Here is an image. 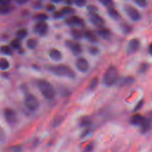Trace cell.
Here are the masks:
<instances>
[{"mask_svg": "<svg viewBox=\"0 0 152 152\" xmlns=\"http://www.w3.org/2000/svg\"><path fill=\"white\" fill-rule=\"evenodd\" d=\"M61 11L62 12V13L64 15V14H71L74 13V10L71 7H65L63 8Z\"/></svg>", "mask_w": 152, "mask_h": 152, "instance_id": "cell-30", "label": "cell"}, {"mask_svg": "<svg viewBox=\"0 0 152 152\" xmlns=\"http://www.w3.org/2000/svg\"><path fill=\"white\" fill-rule=\"evenodd\" d=\"M148 67H149L147 63H142L139 66L138 72L140 73H144V72H146V71L148 69Z\"/></svg>", "mask_w": 152, "mask_h": 152, "instance_id": "cell-32", "label": "cell"}, {"mask_svg": "<svg viewBox=\"0 0 152 152\" xmlns=\"http://www.w3.org/2000/svg\"><path fill=\"white\" fill-rule=\"evenodd\" d=\"M148 53L152 56V43L148 46Z\"/></svg>", "mask_w": 152, "mask_h": 152, "instance_id": "cell-45", "label": "cell"}, {"mask_svg": "<svg viewBox=\"0 0 152 152\" xmlns=\"http://www.w3.org/2000/svg\"><path fill=\"white\" fill-rule=\"evenodd\" d=\"M90 20L93 24L99 27L102 26L104 23V21L103 18L101 16L97 14H94L90 15Z\"/></svg>", "mask_w": 152, "mask_h": 152, "instance_id": "cell-12", "label": "cell"}, {"mask_svg": "<svg viewBox=\"0 0 152 152\" xmlns=\"http://www.w3.org/2000/svg\"><path fill=\"white\" fill-rule=\"evenodd\" d=\"M0 50L1 51V52H2L3 53L7 55H10L12 54V50L11 49V48L8 46H1L0 48Z\"/></svg>", "mask_w": 152, "mask_h": 152, "instance_id": "cell-26", "label": "cell"}, {"mask_svg": "<svg viewBox=\"0 0 152 152\" xmlns=\"http://www.w3.org/2000/svg\"><path fill=\"white\" fill-rule=\"evenodd\" d=\"M11 46H12V48H14L15 49H19L21 46V44H20V42L18 40V39H15L12 40L11 42Z\"/></svg>", "mask_w": 152, "mask_h": 152, "instance_id": "cell-28", "label": "cell"}, {"mask_svg": "<svg viewBox=\"0 0 152 152\" xmlns=\"http://www.w3.org/2000/svg\"><path fill=\"white\" fill-rule=\"evenodd\" d=\"M91 124V119L87 116L83 117L80 121V125L83 127L89 126Z\"/></svg>", "mask_w": 152, "mask_h": 152, "instance_id": "cell-20", "label": "cell"}, {"mask_svg": "<svg viewBox=\"0 0 152 152\" xmlns=\"http://www.w3.org/2000/svg\"><path fill=\"white\" fill-rule=\"evenodd\" d=\"M135 2L137 5H138L141 8H144L147 5V2L144 0H137V1H135Z\"/></svg>", "mask_w": 152, "mask_h": 152, "instance_id": "cell-33", "label": "cell"}, {"mask_svg": "<svg viewBox=\"0 0 152 152\" xmlns=\"http://www.w3.org/2000/svg\"><path fill=\"white\" fill-rule=\"evenodd\" d=\"M65 45L71 50L74 55H78L82 52V48L80 43L72 40H67L65 42Z\"/></svg>", "mask_w": 152, "mask_h": 152, "instance_id": "cell-5", "label": "cell"}, {"mask_svg": "<svg viewBox=\"0 0 152 152\" xmlns=\"http://www.w3.org/2000/svg\"><path fill=\"white\" fill-rule=\"evenodd\" d=\"M63 15H64V14L62 13L61 11H60V12H59V11L56 12H55V13L53 14L54 17H55V18H61V17H62Z\"/></svg>", "mask_w": 152, "mask_h": 152, "instance_id": "cell-40", "label": "cell"}, {"mask_svg": "<svg viewBox=\"0 0 152 152\" xmlns=\"http://www.w3.org/2000/svg\"><path fill=\"white\" fill-rule=\"evenodd\" d=\"M67 24L74 26V27H83L84 25V22L82 18L78 16H72L70 18H68L66 21Z\"/></svg>", "mask_w": 152, "mask_h": 152, "instance_id": "cell-10", "label": "cell"}, {"mask_svg": "<svg viewBox=\"0 0 152 152\" xmlns=\"http://www.w3.org/2000/svg\"><path fill=\"white\" fill-rule=\"evenodd\" d=\"M37 86L44 97L49 100L53 99L55 90L53 86L48 81L39 80L37 81Z\"/></svg>", "mask_w": 152, "mask_h": 152, "instance_id": "cell-2", "label": "cell"}, {"mask_svg": "<svg viewBox=\"0 0 152 152\" xmlns=\"http://www.w3.org/2000/svg\"><path fill=\"white\" fill-rule=\"evenodd\" d=\"M97 10H98V9L95 5L90 4L89 5H88V7H87V11H88L90 15L97 14Z\"/></svg>", "mask_w": 152, "mask_h": 152, "instance_id": "cell-29", "label": "cell"}, {"mask_svg": "<svg viewBox=\"0 0 152 152\" xmlns=\"http://www.w3.org/2000/svg\"><path fill=\"white\" fill-rule=\"evenodd\" d=\"M48 30V25L45 21H38L34 26V32L40 35H45Z\"/></svg>", "mask_w": 152, "mask_h": 152, "instance_id": "cell-6", "label": "cell"}, {"mask_svg": "<svg viewBox=\"0 0 152 152\" xmlns=\"http://www.w3.org/2000/svg\"><path fill=\"white\" fill-rule=\"evenodd\" d=\"M35 18L38 21H45L48 18V16L44 13H40L35 16Z\"/></svg>", "mask_w": 152, "mask_h": 152, "instance_id": "cell-27", "label": "cell"}, {"mask_svg": "<svg viewBox=\"0 0 152 152\" xmlns=\"http://www.w3.org/2000/svg\"><path fill=\"white\" fill-rule=\"evenodd\" d=\"M93 150V145L91 144H88L84 148V152H91Z\"/></svg>", "mask_w": 152, "mask_h": 152, "instance_id": "cell-39", "label": "cell"}, {"mask_svg": "<svg viewBox=\"0 0 152 152\" xmlns=\"http://www.w3.org/2000/svg\"><path fill=\"white\" fill-rule=\"evenodd\" d=\"M10 67V63L8 61L4 58H0V69L2 70H6Z\"/></svg>", "mask_w": 152, "mask_h": 152, "instance_id": "cell-21", "label": "cell"}, {"mask_svg": "<svg viewBox=\"0 0 152 152\" xmlns=\"http://www.w3.org/2000/svg\"><path fill=\"white\" fill-rule=\"evenodd\" d=\"M6 138V135H5V132L3 129V128H2L0 126V141H4L5 140Z\"/></svg>", "mask_w": 152, "mask_h": 152, "instance_id": "cell-35", "label": "cell"}, {"mask_svg": "<svg viewBox=\"0 0 152 152\" xmlns=\"http://www.w3.org/2000/svg\"><path fill=\"white\" fill-rule=\"evenodd\" d=\"M76 67L80 72H86L89 68L88 62L84 58H79L76 61Z\"/></svg>", "mask_w": 152, "mask_h": 152, "instance_id": "cell-11", "label": "cell"}, {"mask_svg": "<svg viewBox=\"0 0 152 152\" xmlns=\"http://www.w3.org/2000/svg\"><path fill=\"white\" fill-rule=\"evenodd\" d=\"M27 31L24 28L20 29L17 32V36L18 39H24L27 36Z\"/></svg>", "mask_w": 152, "mask_h": 152, "instance_id": "cell-25", "label": "cell"}, {"mask_svg": "<svg viewBox=\"0 0 152 152\" xmlns=\"http://www.w3.org/2000/svg\"><path fill=\"white\" fill-rule=\"evenodd\" d=\"M140 43L138 39H131L126 46V51L128 54H132L135 53L140 48Z\"/></svg>", "mask_w": 152, "mask_h": 152, "instance_id": "cell-8", "label": "cell"}, {"mask_svg": "<svg viewBox=\"0 0 152 152\" xmlns=\"http://www.w3.org/2000/svg\"><path fill=\"white\" fill-rule=\"evenodd\" d=\"M24 104L29 110L32 112L36 111L39 106V103L36 97L30 93L26 94L24 98Z\"/></svg>", "mask_w": 152, "mask_h": 152, "instance_id": "cell-4", "label": "cell"}, {"mask_svg": "<svg viewBox=\"0 0 152 152\" xmlns=\"http://www.w3.org/2000/svg\"><path fill=\"white\" fill-rule=\"evenodd\" d=\"M37 46V41L34 39H30L27 41V46L30 49H35Z\"/></svg>", "mask_w": 152, "mask_h": 152, "instance_id": "cell-23", "label": "cell"}, {"mask_svg": "<svg viewBox=\"0 0 152 152\" xmlns=\"http://www.w3.org/2000/svg\"><path fill=\"white\" fill-rule=\"evenodd\" d=\"M97 33L103 39H108L110 37L111 35L110 31L104 27H100L97 30Z\"/></svg>", "mask_w": 152, "mask_h": 152, "instance_id": "cell-16", "label": "cell"}, {"mask_svg": "<svg viewBox=\"0 0 152 152\" xmlns=\"http://www.w3.org/2000/svg\"><path fill=\"white\" fill-rule=\"evenodd\" d=\"M122 28L126 32H129L130 31V30H131V28L129 27V26H126V25H123Z\"/></svg>", "mask_w": 152, "mask_h": 152, "instance_id": "cell-44", "label": "cell"}, {"mask_svg": "<svg viewBox=\"0 0 152 152\" xmlns=\"http://www.w3.org/2000/svg\"><path fill=\"white\" fill-rule=\"evenodd\" d=\"M60 120H61V119H60L59 118H55V119H54L53 122V126H57L58 125H59V124L61 122Z\"/></svg>", "mask_w": 152, "mask_h": 152, "instance_id": "cell-42", "label": "cell"}, {"mask_svg": "<svg viewBox=\"0 0 152 152\" xmlns=\"http://www.w3.org/2000/svg\"><path fill=\"white\" fill-rule=\"evenodd\" d=\"M46 9L49 11H52L54 10L55 7L53 5H52V4H48L47 5V7H46Z\"/></svg>", "mask_w": 152, "mask_h": 152, "instance_id": "cell-43", "label": "cell"}, {"mask_svg": "<svg viewBox=\"0 0 152 152\" xmlns=\"http://www.w3.org/2000/svg\"><path fill=\"white\" fill-rule=\"evenodd\" d=\"M107 13H108V15L111 18H112L113 19L117 20V19H118L120 17L119 13L113 7L108 8V9H107Z\"/></svg>", "mask_w": 152, "mask_h": 152, "instance_id": "cell-18", "label": "cell"}, {"mask_svg": "<svg viewBox=\"0 0 152 152\" xmlns=\"http://www.w3.org/2000/svg\"><path fill=\"white\" fill-rule=\"evenodd\" d=\"M118 72L116 68L114 66H110L106 70L102 78L103 84L107 87H110L117 81Z\"/></svg>", "mask_w": 152, "mask_h": 152, "instance_id": "cell-3", "label": "cell"}, {"mask_svg": "<svg viewBox=\"0 0 152 152\" xmlns=\"http://www.w3.org/2000/svg\"><path fill=\"white\" fill-rule=\"evenodd\" d=\"M143 105V100H140L138 103L136 105V106L134 108V111H137L138 110H140V109L141 108V107Z\"/></svg>", "mask_w": 152, "mask_h": 152, "instance_id": "cell-38", "label": "cell"}, {"mask_svg": "<svg viewBox=\"0 0 152 152\" xmlns=\"http://www.w3.org/2000/svg\"><path fill=\"white\" fill-rule=\"evenodd\" d=\"M88 50H89L90 53H91V55H96V54H97V53H99V49H98V48H96V47H94V46L90 47V48H89Z\"/></svg>", "mask_w": 152, "mask_h": 152, "instance_id": "cell-36", "label": "cell"}, {"mask_svg": "<svg viewBox=\"0 0 152 152\" xmlns=\"http://www.w3.org/2000/svg\"><path fill=\"white\" fill-rule=\"evenodd\" d=\"M151 126V121L149 118H144L142 124L140 125L141 127V130L142 131V132L144 133L146 132L147 131H148Z\"/></svg>", "mask_w": 152, "mask_h": 152, "instance_id": "cell-14", "label": "cell"}, {"mask_svg": "<svg viewBox=\"0 0 152 152\" xmlns=\"http://www.w3.org/2000/svg\"><path fill=\"white\" fill-rule=\"evenodd\" d=\"M101 3L105 7H107L108 8H110V7H112L113 6V1H110V0H103V1H100Z\"/></svg>", "mask_w": 152, "mask_h": 152, "instance_id": "cell-34", "label": "cell"}, {"mask_svg": "<svg viewBox=\"0 0 152 152\" xmlns=\"http://www.w3.org/2000/svg\"><path fill=\"white\" fill-rule=\"evenodd\" d=\"M49 56H50V58L52 60L55 61H59L62 58V55L61 52L59 50H58V49H52L50 51Z\"/></svg>", "mask_w": 152, "mask_h": 152, "instance_id": "cell-15", "label": "cell"}, {"mask_svg": "<svg viewBox=\"0 0 152 152\" xmlns=\"http://www.w3.org/2000/svg\"><path fill=\"white\" fill-rule=\"evenodd\" d=\"M84 37L91 42H95L97 41V37L96 35L91 31H86L84 33Z\"/></svg>", "mask_w": 152, "mask_h": 152, "instance_id": "cell-19", "label": "cell"}, {"mask_svg": "<svg viewBox=\"0 0 152 152\" xmlns=\"http://www.w3.org/2000/svg\"><path fill=\"white\" fill-rule=\"evenodd\" d=\"M4 116L7 122L14 124L17 121V115L15 111L10 108H6L4 110Z\"/></svg>", "mask_w": 152, "mask_h": 152, "instance_id": "cell-9", "label": "cell"}, {"mask_svg": "<svg viewBox=\"0 0 152 152\" xmlns=\"http://www.w3.org/2000/svg\"><path fill=\"white\" fill-rule=\"evenodd\" d=\"M125 11L129 17L133 21H138L141 18L140 12L134 7L126 6L125 8Z\"/></svg>", "mask_w": 152, "mask_h": 152, "instance_id": "cell-7", "label": "cell"}, {"mask_svg": "<svg viewBox=\"0 0 152 152\" xmlns=\"http://www.w3.org/2000/svg\"><path fill=\"white\" fill-rule=\"evenodd\" d=\"M145 117L140 114H134L130 118V123L133 125H141Z\"/></svg>", "mask_w": 152, "mask_h": 152, "instance_id": "cell-13", "label": "cell"}, {"mask_svg": "<svg viewBox=\"0 0 152 152\" xmlns=\"http://www.w3.org/2000/svg\"><path fill=\"white\" fill-rule=\"evenodd\" d=\"M9 2L7 1H0V14L5 15L10 11Z\"/></svg>", "mask_w": 152, "mask_h": 152, "instance_id": "cell-17", "label": "cell"}, {"mask_svg": "<svg viewBox=\"0 0 152 152\" xmlns=\"http://www.w3.org/2000/svg\"><path fill=\"white\" fill-rule=\"evenodd\" d=\"M49 71L53 74L61 77H67L68 78H74L75 73L68 66L65 65H56L49 66Z\"/></svg>", "mask_w": 152, "mask_h": 152, "instance_id": "cell-1", "label": "cell"}, {"mask_svg": "<svg viewBox=\"0 0 152 152\" xmlns=\"http://www.w3.org/2000/svg\"><path fill=\"white\" fill-rule=\"evenodd\" d=\"M71 34L75 39H80L83 37V33L77 28H72L71 31Z\"/></svg>", "mask_w": 152, "mask_h": 152, "instance_id": "cell-22", "label": "cell"}, {"mask_svg": "<svg viewBox=\"0 0 152 152\" xmlns=\"http://www.w3.org/2000/svg\"><path fill=\"white\" fill-rule=\"evenodd\" d=\"M99 84V79L97 77L93 78L91 81H90L89 86H88V89L90 90H94L96 89V88L97 87V85Z\"/></svg>", "mask_w": 152, "mask_h": 152, "instance_id": "cell-24", "label": "cell"}, {"mask_svg": "<svg viewBox=\"0 0 152 152\" xmlns=\"http://www.w3.org/2000/svg\"><path fill=\"white\" fill-rule=\"evenodd\" d=\"M134 82V78L132 77H128L122 80V84L129 85Z\"/></svg>", "mask_w": 152, "mask_h": 152, "instance_id": "cell-31", "label": "cell"}, {"mask_svg": "<svg viewBox=\"0 0 152 152\" xmlns=\"http://www.w3.org/2000/svg\"><path fill=\"white\" fill-rule=\"evenodd\" d=\"M12 152H20L21 151V147L20 146H14L11 149Z\"/></svg>", "mask_w": 152, "mask_h": 152, "instance_id": "cell-41", "label": "cell"}, {"mask_svg": "<svg viewBox=\"0 0 152 152\" xmlns=\"http://www.w3.org/2000/svg\"><path fill=\"white\" fill-rule=\"evenodd\" d=\"M75 5L78 6V7H83L86 5V2L85 1H83V0H77V1H75L74 2Z\"/></svg>", "mask_w": 152, "mask_h": 152, "instance_id": "cell-37", "label": "cell"}]
</instances>
